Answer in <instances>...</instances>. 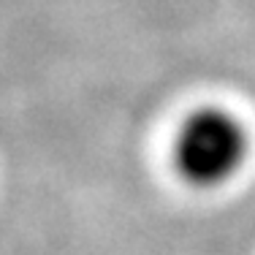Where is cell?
I'll return each mask as SVG.
<instances>
[{
	"label": "cell",
	"mask_w": 255,
	"mask_h": 255,
	"mask_svg": "<svg viewBox=\"0 0 255 255\" xmlns=\"http://www.w3.org/2000/svg\"><path fill=\"white\" fill-rule=\"evenodd\" d=\"M250 149L245 125L226 109H198L174 138V166L190 185L217 187L242 171Z\"/></svg>",
	"instance_id": "6da1fadb"
}]
</instances>
